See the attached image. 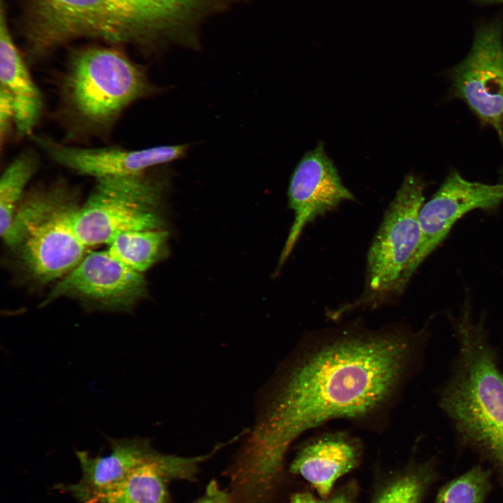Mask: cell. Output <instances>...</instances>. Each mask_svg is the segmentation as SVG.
<instances>
[{
    "label": "cell",
    "instance_id": "44dd1931",
    "mask_svg": "<svg viewBox=\"0 0 503 503\" xmlns=\"http://www.w3.org/2000/svg\"><path fill=\"white\" fill-rule=\"evenodd\" d=\"M358 495V484L351 481L333 490L326 497H317L309 492H300L293 494L289 503H356Z\"/></svg>",
    "mask_w": 503,
    "mask_h": 503
},
{
    "label": "cell",
    "instance_id": "603a6c76",
    "mask_svg": "<svg viewBox=\"0 0 503 503\" xmlns=\"http://www.w3.org/2000/svg\"><path fill=\"white\" fill-rule=\"evenodd\" d=\"M194 503H233L230 493L221 489L212 479L206 486L204 494Z\"/></svg>",
    "mask_w": 503,
    "mask_h": 503
},
{
    "label": "cell",
    "instance_id": "8992f818",
    "mask_svg": "<svg viewBox=\"0 0 503 503\" xmlns=\"http://www.w3.org/2000/svg\"><path fill=\"white\" fill-rule=\"evenodd\" d=\"M425 187L416 175L404 177L370 247L363 294L336 315L356 307H376L400 296L401 278L420 240L419 213L425 200Z\"/></svg>",
    "mask_w": 503,
    "mask_h": 503
},
{
    "label": "cell",
    "instance_id": "5bb4252c",
    "mask_svg": "<svg viewBox=\"0 0 503 503\" xmlns=\"http://www.w3.org/2000/svg\"><path fill=\"white\" fill-rule=\"evenodd\" d=\"M363 453L357 437L345 432L326 433L298 449L289 470L308 481L319 497H326L340 478L359 465Z\"/></svg>",
    "mask_w": 503,
    "mask_h": 503
},
{
    "label": "cell",
    "instance_id": "7402d4cb",
    "mask_svg": "<svg viewBox=\"0 0 503 503\" xmlns=\"http://www.w3.org/2000/svg\"><path fill=\"white\" fill-rule=\"evenodd\" d=\"M15 130V111L8 93L0 87V147L3 152L11 133Z\"/></svg>",
    "mask_w": 503,
    "mask_h": 503
},
{
    "label": "cell",
    "instance_id": "277c9868",
    "mask_svg": "<svg viewBox=\"0 0 503 503\" xmlns=\"http://www.w3.org/2000/svg\"><path fill=\"white\" fill-rule=\"evenodd\" d=\"M161 90L119 48L86 47L71 54L61 73L57 115L69 142L105 140L131 105Z\"/></svg>",
    "mask_w": 503,
    "mask_h": 503
},
{
    "label": "cell",
    "instance_id": "6da1fadb",
    "mask_svg": "<svg viewBox=\"0 0 503 503\" xmlns=\"http://www.w3.org/2000/svg\"><path fill=\"white\" fill-rule=\"evenodd\" d=\"M429 336L394 323L370 329L358 321L304 336L265 391L250 441L258 455L282 467L305 432L333 419L383 428L421 365Z\"/></svg>",
    "mask_w": 503,
    "mask_h": 503
},
{
    "label": "cell",
    "instance_id": "7a4b0ae2",
    "mask_svg": "<svg viewBox=\"0 0 503 503\" xmlns=\"http://www.w3.org/2000/svg\"><path fill=\"white\" fill-rule=\"evenodd\" d=\"M222 0H27L25 39L32 60L80 38L136 45L201 48L203 29Z\"/></svg>",
    "mask_w": 503,
    "mask_h": 503
},
{
    "label": "cell",
    "instance_id": "9c48e42d",
    "mask_svg": "<svg viewBox=\"0 0 503 503\" xmlns=\"http://www.w3.org/2000/svg\"><path fill=\"white\" fill-rule=\"evenodd\" d=\"M146 291L144 274L126 266L105 249L87 253L59 280L43 304L68 297L96 309L129 312Z\"/></svg>",
    "mask_w": 503,
    "mask_h": 503
},
{
    "label": "cell",
    "instance_id": "e0dca14e",
    "mask_svg": "<svg viewBox=\"0 0 503 503\" xmlns=\"http://www.w3.org/2000/svg\"><path fill=\"white\" fill-rule=\"evenodd\" d=\"M168 237L162 228L127 231L116 236L106 249L126 266L144 273L166 255Z\"/></svg>",
    "mask_w": 503,
    "mask_h": 503
},
{
    "label": "cell",
    "instance_id": "52a82bcc",
    "mask_svg": "<svg viewBox=\"0 0 503 503\" xmlns=\"http://www.w3.org/2000/svg\"><path fill=\"white\" fill-rule=\"evenodd\" d=\"M150 171L96 180L75 221L76 232L87 247L108 245L127 231L161 228L155 209L164 183Z\"/></svg>",
    "mask_w": 503,
    "mask_h": 503
},
{
    "label": "cell",
    "instance_id": "5b68a950",
    "mask_svg": "<svg viewBox=\"0 0 503 503\" xmlns=\"http://www.w3.org/2000/svg\"><path fill=\"white\" fill-rule=\"evenodd\" d=\"M79 207L73 190L62 182L25 194L2 238L38 282L61 279L87 254L75 226Z\"/></svg>",
    "mask_w": 503,
    "mask_h": 503
},
{
    "label": "cell",
    "instance_id": "3957f363",
    "mask_svg": "<svg viewBox=\"0 0 503 503\" xmlns=\"http://www.w3.org/2000/svg\"><path fill=\"white\" fill-rule=\"evenodd\" d=\"M448 318L458 351L438 403L460 442L490 462L503 485V373L486 317L474 318L467 297Z\"/></svg>",
    "mask_w": 503,
    "mask_h": 503
},
{
    "label": "cell",
    "instance_id": "4fadbf2b",
    "mask_svg": "<svg viewBox=\"0 0 503 503\" xmlns=\"http://www.w3.org/2000/svg\"><path fill=\"white\" fill-rule=\"evenodd\" d=\"M212 454L181 457L157 452L125 478L83 503H168L167 481L194 480L200 464Z\"/></svg>",
    "mask_w": 503,
    "mask_h": 503
},
{
    "label": "cell",
    "instance_id": "30bf717a",
    "mask_svg": "<svg viewBox=\"0 0 503 503\" xmlns=\"http://www.w3.org/2000/svg\"><path fill=\"white\" fill-rule=\"evenodd\" d=\"M503 202V184L469 181L455 170L445 178L419 213L421 236L400 280L404 289L423 261L444 241L455 224L477 209H492Z\"/></svg>",
    "mask_w": 503,
    "mask_h": 503
},
{
    "label": "cell",
    "instance_id": "8fae6325",
    "mask_svg": "<svg viewBox=\"0 0 503 503\" xmlns=\"http://www.w3.org/2000/svg\"><path fill=\"white\" fill-rule=\"evenodd\" d=\"M288 196L294 220L280 255L278 270L291 254L307 224L335 210L342 202L354 199L342 184L321 142L307 152L297 164L291 177Z\"/></svg>",
    "mask_w": 503,
    "mask_h": 503
},
{
    "label": "cell",
    "instance_id": "2e32d148",
    "mask_svg": "<svg viewBox=\"0 0 503 503\" xmlns=\"http://www.w3.org/2000/svg\"><path fill=\"white\" fill-rule=\"evenodd\" d=\"M0 87L10 96L15 111V131L33 136L42 117L44 100L8 27L3 8L0 25Z\"/></svg>",
    "mask_w": 503,
    "mask_h": 503
},
{
    "label": "cell",
    "instance_id": "ac0fdd59",
    "mask_svg": "<svg viewBox=\"0 0 503 503\" xmlns=\"http://www.w3.org/2000/svg\"><path fill=\"white\" fill-rule=\"evenodd\" d=\"M38 154L31 149L19 153L6 167L0 179V233L9 230L25 190L39 168Z\"/></svg>",
    "mask_w": 503,
    "mask_h": 503
},
{
    "label": "cell",
    "instance_id": "ba28073f",
    "mask_svg": "<svg viewBox=\"0 0 503 503\" xmlns=\"http://www.w3.org/2000/svg\"><path fill=\"white\" fill-rule=\"evenodd\" d=\"M502 30L499 18L481 24L469 54L451 68L449 76L453 96L496 131L503 147Z\"/></svg>",
    "mask_w": 503,
    "mask_h": 503
},
{
    "label": "cell",
    "instance_id": "9a60e30c",
    "mask_svg": "<svg viewBox=\"0 0 503 503\" xmlns=\"http://www.w3.org/2000/svg\"><path fill=\"white\" fill-rule=\"evenodd\" d=\"M108 439L111 451L105 456L93 457L86 451L76 453L82 476L78 483L64 488L81 503L121 481L157 453L144 438Z\"/></svg>",
    "mask_w": 503,
    "mask_h": 503
},
{
    "label": "cell",
    "instance_id": "7c38bea8",
    "mask_svg": "<svg viewBox=\"0 0 503 503\" xmlns=\"http://www.w3.org/2000/svg\"><path fill=\"white\" fill-rule=\"evenodd\" d=\"M37 145L56 163L78 175L96 180L143 173L152 168L184 157L187 144L140 150L120 147H82L45 136H32Z\"/></svg>",
    "mask_w": 503,
    "mask_h": 503
},
{
    "label": "cell",
    "instance_id": "cb8c5ba5",
    "mask_svg": "<svg viewBox=\"0 0 503 503\" xmlns=\"http://www.w3.org/2000/svg\"><path fill=\"white\" fill-rule=\"evenodd\" d=\"M476 1L492 3H503V0H474Z\"/></svg>",
    "mask_w": 503,
    "mask_h": 503
},
{
    "label": "cell",
    "instance_id": "ffe728a7",
    "mask_svg": "<svg viewBox=\"0 0 503 503\" xmlns=\"http://www.w3.org/2000/svg\"><path fill=\"white\" fill-rule=\"evenodd\" d=\"M490 488V472L478 465L445 484L434 503H484Z\"/></svg>",
    "mask_w": 503,
    "mask_h": 503
},
{
    "label": "cell",
    "instance_id": "d6986e66",
    "mask_svg": "<svg viewBox=\"0 0 503 503\" xmlns=\"http://www.w3.org/2000/svg\"><path fill=\"white\" fill-rule=\"evenodd\" d=\"M433 475L430 462H411L380 483L370 503H421Z\"/></svg>",
    "mask_w": 503,
    "mask_h": 503
}]
</instances>
